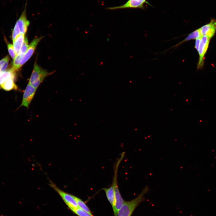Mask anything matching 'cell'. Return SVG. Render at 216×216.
<instances>
[{
  "instance_id": "9a60e30c",
  "label": "cell",
  "mask_w": 216,
  "mask_h": 216,
  "mask_svg": "<svg viewBox=\"0 0 216 216\" xmlns=\"http://www.w3.org/2000/svg\"><path fill=\"white\" fill-rule=\"evenodd\" d=\"M202 37V36L201 34L199 28H198L190 33L184 39L177 44L174 46H178L186 41L191 40H196L198 38H201Z\"/></svg>"
},
{
  "instance_id": "7402d4cb",
  "label": "cell",
  "mask_w": 216,
  "mask_h": 216,
  "mask_svg": "<svg viewBox=\"0 0 216 216\" xmlns=\"http://www.w3.org/2000/svg\"><path fill=\"white\" fill-rule=\"evenodd\" d=\"M201 38L196 39L195 40L194 47L197 51L200 46Z\"/></svg>"
},
{
  "instance_id": "8992f818",
  "label": "cell",
  "mask_w": 216,
  "mask_h": 216,
  "mask_svg": "<svg viewBox=\"0 0 216 216\" xmlns=\"http://www.w3.org/2000/svg\"><path fill=\"white\" fill-rule=\"evenodd\" d=\"M210 40V38L205 36H202L201 38L198 51L199 58L197 66V70L202 68L204 66L205 56L208 48Z\"/></svg>"
},
{
  "instance_id": "5bb4252c",
  "label": "cell",
  "mask_w": 216,
  "mask_h": 216,
  "mask_svg": "<svg viewBox=\"0 0 216 216\" xmlns=\"http://www.w3.org/2000/svg\"><path fill=\"white\" fill-rule=\"evenodd\" d=\"M14 80L9 79L0 85V87L4 90L8 91L12 90H16L17 87L14 82Z\"/></svg>"
},
{
  "instance_id": "7a4b0ae2",
  "label": "cell",
  "mask_w": 216,
  "mask_h": 216,
  "mask_svg": "<svg viewBox=\"0 0 216 216\" xmlns=\"http://www.w3.org/2000/svg\"><path fill=\"white\" fill-rule=\"evenodd\" d=\"M121 162L120 160H118L114 166V174L112 182L114 184L115 193V201L112 207L115 216H117L118 211L125 202L119 192L117 182L118 169Z\"/></svg>"
},
{
  "instance_id": "ba28073f",
  "label": "cell",
  "mask_w": 216,
  "mask_h": 216,
  "mask_svg": "<svg viewBox=\"0 0 216 216\" xmlns=\"http://www.w3.org/2000/svg\"><path fill=\"white\" fill-rule=\"evenodd\" d=\"M147 0H128L124 4L119 6L108 7L106 9L114 10L124 8L144 9V4Z\"/></svg>"
},
{
  "instance_id": "8fae6325",
  "label": "cell",
  "mask_w": 216,
  "mask_h": 216,
  "mask_svg": "<svg viewBox=\"0 0 216 216\" xmlns=\"http://www.w3.org/2000/svg\"><path fill=\"white\" fill-rule=\"evenodd\" d=\"M16 71L11 68L5 72L0 71V85L9 79L14 80Z\"/></svg>"
},
{
  "instance_id": "30bf717a",
  "label": "cell",
  "mask_w": 216,
  "mask_h": 216,
  "mask_svg": "<svg viewBox=\"0 0 216 216\" xmlns=\"http://www.w3.org/2000/svg\"><path fill=\"white\" fill-rule=\"evenodd\" d=\"M42 37L34 38L30 44L26 52L23 57L20 65V68L31 58L33 55L36 47Z\"/></svg>"
},
{
  "instance_id": "e0dca14e",
  "label": "cell",
  "mask_w": 216,
  "mask_h": 216,
  "mask_svg": "<svg viewBox=\"0 0 216 216\" xmlns=\"http://www.w3.org/2000/svg\"><path fill=\"white\" fill-rule=\"evenodd\" d=\"M73 196L76 201L78 207L90 214H92L89 208L83 201L74 195H73Z\"/></svg>"
},
{
  "instance_id": "4fadbf2b",
  "label": "cell",
  "mask_w": 216,
  "mask_h": 216,
  "mask_svg": "<svg viewBox=\"0 0 216 216\" xmlns=\"http://www.w3.org/2000/svg\"><path fill=\"white\" fill-rule=\"evenodd\" d=\"M105 191L107 198L113 206L115 201V193L114 186L113 183L112 182L111 186L109 188H103Z\"/></svg>"
},
{
  "instance_id": "3957f363",
  "label": "cell",
  "mask_w": 216,
  "mask_h": 216,
  "mask_svg": "<svg viewBox=\"0 0 216 216\" xmlns=\"http://www.w3.org/2000/svg\"><path fill=\"white\" fill-rule=\"evenodd\" d=\"M27 0L25 8L20 17L16 21L12 33L13 40H14L19 34H25L30 24V22L27 18Z\"/></svg>"
},
{
  "instance_id": "2e32d148",
  "label": "cell",
  "mask_w": 216,
  "mask_h": 216,
  "mask_svg": "<svg viewBox=\"0 0 216 216\" xmlns=\"http://www.w3.org/2000/svg\"><path fill=\"white\" fill-rule=\"evenodd\" d=\"M24 55L18 54L14 58L11 68L16 71L20 68V65Z\"/></svg>"
},
{
  "instance_id": "52a82bcc",
  "label": "cell",
  "mask_w": 216,
  "mask_h": 216,
  "mask_svg": "<svg viewBox=\"0 0 216 216\" xmlns=\"http://www.w3.org/2000/svg\"><path fill=\"white\" fill-rule=\"evenodd\" d=\"M37 89L29 83L27 85L23 93L22 99L20 107L25 106L28 108L35 94Z\"/></svg>"
},
{
  "instance_id": "277c9868",
  "label": "cell",
  "mask_w": 216,
  "mask_h": 216,
  "mask_svg": "<svg viewBox=\"0 0 216 216\" xmlns=\"http://www.w3.org/2000/svg\"><path fill=\"white\" fill-rule=\"evenodd\" d=\"M51 74L43 69L35 63L34 65L33 70L29 79L28 83L37 89L46 77Z\"/></svg>"
},
{
  "instance_id": "44dd1931",
  "label": "cell",
  "mask_w": 216,
  "mask_h": 216,
  "mask_svg": "<svg viewBox=\"0 0 216 216\" xmlns=\"http://www.w3.org/2000/svg\"><path fill=\"white\" fill-rule=\"evenodd\" d=\"M9 57L8 56H6L0 60V71L5 63L7 61L9 60Z\"/></svg>"
},
{
  "instance_id": "5b68a950",
  "label": "cell",
  "mask_w": 216,
  "mask_h": 216,
  "mask_svg": "<svg viewBox=\"0 0 216 216\" xmlns=\"http://www.w3.org/2000/svg\"><path fill=\"white\" fill-rule=\"evenodd\" d=\"M49 185L58 193L71 210L78 207L73 195L70 194L61 190L51 181H50Z\"/></svg>"
},
{
  "instance_id": "7c38bea8",
  "label": "cell",
  "mask_w": 216,
  "mask_h": 216,
  "mask_svg": "<svg viewBox=\"0 0 216 216\" xmlns=\"http://www.w3.org/2000/svg\"><path fill=\"white\" fill-rule=\"evenodd\" d=\"M25 34H19L13 40L14 49L16 55L18 53L23 44L25 38Z\"/></svg>"
},
{
  "instance_id": "6da1fadb",
  "label": "cell",
  "mask_w": 216,
  "mask_h": 216,
  "mask_svg": "<svg viewBox=\"0 0 216 216\" xmlns=\"http://www.w3.org/2000/svg\"><path fill=\"white\" fill-rule=\"evenodd\" d=\"M149 190L148 187L146 186L135 199L129 201H125L118 211L117 216H131L136 207L144 200V195Z\"/></svg>"
},
{
  "instance_id": "ac0fdd59",
  "label": "cell",
  "mask_w": 216,
  "mask_h": 216,
  "mask_svg": "<svg viewBox=\"0 0 216 216\" xmlns=\"http://www.w3.org/2000/svg\"><path fill=\"white\" fill-rule=\"evenodd\" d=\"M71 211L79 216H93L92 214H90L79 207L73 209Z\"/></svg>"
},
{
  "instance_id": "d6986e66",
  "label": "cell",
  "mask_w": 216,
  "mask_h": 216,
  "mask_svg": "<svg viewBox=\"0 0 216 216\" xmlns=\"http://www.w3.org/2000/svg\"><path fill=\"white\" fill-rule=\"evenodd\" d=\"M29 47L28 39L26 37L22 47L18 54L24 55Z\"/></svg>"
},
{
  "instance_id": "ffe728a7",
  "label": "cell",
  "mask_w": 216,
  "mask_h": 216,
  "mask_svg": "<svg viewBox=\"0 0 216 216\" xmlns=\"http://www.w3.org/2000/svg\"><path fill=\"white\" fill-rule=\"evenodd\" d=\"M8 48L10 56L13 59H14L17 55L14 51L13 46L10 44H8Z\"/></svg>"
},
{
  "instance_id": "9c48e42d",
  "label": "cell",
  "mask_w": 216,
  "mask_h": 216,
  "mask_svg": "<svg viewBox=\"0 0 216 216\" xmlns=\"http://www.w3.org/2000/svg\"><path fill=\"white\" fill-rule=\"evenodd\" d=\"M201 36H206L211 39L216 32V20L211 19L208 23L199 28Z\"/></svg>"
}]
</instances>
